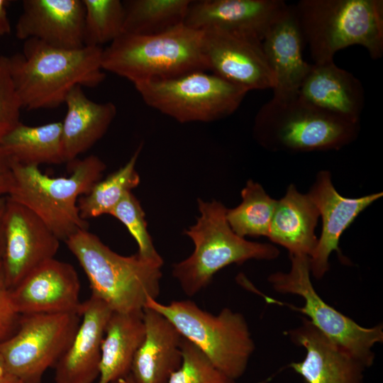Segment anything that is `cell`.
Wrapping results in <instances>:
<instances>
[{"mask_svg": "<svg viewBox=\"0 0 383 383\" xmlns=\"http://www.w3.org/2000/svg\"><path fill=\"white\" fill-rule=\"evenodd\" d=\"M288 272H277L268 277L273 289L282 294L301 296L304 304L299 307L265 297L267 301L285 305L309 317L308 319L323 334L360 360L365 367L372 365V348L383 341L382 325L372 328L360 326L325 302L316 292L311 281L309 257L289 255Z\"/></svg>", "mask_w": 383, "mask_h": 383, "instance_id": "obj_10", "label": "cell"}, {"mask_svg": "<svg viewBox=\"0 0 383 383\" xmlns=\"http://www.w3.org/2000/svg\"><path fill=\"white\" fill-rule=\"evenodd\" d=\"M145 307L166 317L225 375L235 380L244 374L255 346L240 313L224 308L213 315L190 300L164 304L149 298Z\"/></svg>", "mask_w": 383, "mask_h": 383, "instance_id": "obj_8", "label": "cell"}, {"mask_svg": "<svg viewBox=\"0 0 383 383\" xmlns=\"http://www.w3.org/2000/svg\"><path fill=\"white\" fill-rule=\"evenodd\" d=\"M11 383H23V382L19 381V380H17V381L13 382Z\"/></svg>", "mask_w": 383, "mask_h": 383, "instance_id": "obj_40", "label": "cell"}, {"mask_svg": "<svg viewBox=\"0 0 383 383\" xmlns=\"http://www.w3.org/2000/svg\"><path fill=\"white\" fill-rule=\"evenodd\" d=\"M241 198L238 206L227 209L226 219L231 228L241 238H267L277 200L252 179L242 189Z\"/></svg>", "mask_w": 383, "mask_h": 383, "instance_id": "obj_29", "label": "cell"}, {"mask_svg": "<svg viewBox=\"0 0 383 383\" xmlns=\"http://www.w3.org/2000/svg\"><path fill=\"white\" fill-rule=\"evenodd\" d=\"M110 215L126 227L138 245L139 256L162 266L163 260L157 252L148 230L145 212L140 203L131 192L123 196Z\"/></svg>", "mask_w": 383, "mask_h": 383, "instance_id": "obj_31", "label": "cell"}, {"mask_svg": "<svg viewBox=\"0 0 383 383\" xmlns=\"http://www.w3.org/2000/svg\"><path fill=\"white\" fill-rule=\"evenodd\" d=\"M200 216L184 233L194 249L187 259L173 265L172 275L183 292L194 296L206 287L213 276L231 264L249 260H272L279 250L270 243L252 242L235 234L227 219V208L216 200L198 199Z\"/></svg>", "mask_w": 383, "mask_h": 383, "instance_id": "obj_7", "label": "cell"}, {"mask_svg": "<svg viewBox=\"0 0 383 383\" xmlns=\"http://www.w3.org/2000/svg\"><path fill=\"white\" fill-rule=\"evenodd\" d=\"M134 87L148 106L179 123L211 122L227 117L238 109L248 92L204 71Z\"/></svg>", "mask_w": 383, "mask_h": 383, "instance_id": "obj_9", "label": "cell"}, {"mask_svg": "<svg viewBox=\"0 0 383 383\" xmlns=\"http://www.w3.org/2000/svg\"><path fill=\"white\" fill-rule=\"evenodd\" d=\"M84 45L101 47L123 34L125 9L120 0H82Z\"/></svg>", "mask_w": 383, "mask_h": 383, "instance_id": "obj_30", "label": "cell"}, {"mask_svg": "<svg viewBox=\"0 0 383 383\" xmlns=\"http://www.w3.org/2000/svg\"><path fill=\"white\" fill-rule=\"evenodd\" d=\"M101 64L134 86L209 71L202 30L184 24L152 35L123 33L103 48Z\"/></svg>", "mask_w": 383, "mask_h": 383, "instance_id": "obj_4", "label": "cell"}, {"mask_svg": "<svg viewBox=\"0 0 383 383\" xmlns=\"http://www.w3.org/2000/svg\"><path fill=\"white\" fill-rule=\"evenodd\" d=\"M288 8L282 0H192L184 24L195 30L247 34L262 41Z\"/></svg>", "mask_w": 383, "mask_h": 383, "instance_id": "obj_16", "label": "cell"}, {"mask_svg": "<svg viewBox=\"0 0 383 383\" xmlns=\"http://www.w3.org/2000/svg\"><path fill=\"white\" fill-rule=\"evenodd\" d=\"M360 123L325 112L298 94L272 96L257 111L253 134L272 152H307L338 150L355 140Z\"/></svg>", "mask_w": 383, "mask_h": 383, "instance_id": "obj_6", "label": "cell"}, {"mask_svg": "<svg viewBox=\"0 0 383 383\" xmlns=\"http://www.w3.org/2000/svg\"><path fill=\"white\" fill-rule=\"evenodd\" d=\"M80 282L70 263L55 258L34 269L10 289L12 303L20 315L77 313L80 316Z\"/></svg>", "mask_w": 383, "mask_h": 383, "instance_id": "obj_14", "label": "cell"}, {"mask_svg": "<svg viewBox=\"0 0 383 383\" xmlns=\"http://www.w3.org/2000/svg\"><path fill=\"white\" fill-rule=\"evenodd\" d=\"M9 2L7 0H0V35H9L11 32V26L6 10Z\"/></svg>", "mask_w": 383, "mask_h": 383, "instance_id": "obj_36", "label": "cell"}, {"mask_svg": "<svg viewBox=\"0 0 383 383\" xmlns=\"http://www.w3.org/2000/svg\"><path fill=\"white\" fill-rule=\"evenodd\" d=\"M312 106L338 118L360 123L365 106L361 82L334 61L313 63L299 90Z\"/></svg>", "mask_w": 383, "mask_h": 383, "instance_id": "obj_20", "label": "cell"}, {"mask_svg": "<svg viewBox=\"0 0 383 383\" xmlns=\"http://www.w3.org/2000/svg\"><path fill=\"white\" fill-rule=\"evenodd\" d=\"M65 104L67 112L62 121V138L65 162L70 163L104 135L116 117L117 109L110 101H91L81 86L70 91Z\"/></svg>", "mask_w": 383, "mask_h": 383, "instance_id": "obj_24", "label": "cell"}, {"mask_svg": "<svg viewBox=\"0 0 383 383\" xmlns=\"http://www.w3.org/2000/svg\"><path fill=\"white\" fill-rule=\"evenodd\" d=\"M20 316L12 303L10 289L6 283L0 261V342L14 333Z\"/></svg>", "mask_w": 383, "mask_h": 383, "instance_id": "obj_34", "label": "cell"}, {"mask_svg": "<svg viewBox=\"0 0 383 383\" xmlns=\"http://www.w3.org/2000/svg\"><path fill=\"white\" fill-rule=\"evenodd\" d=\"M307 194L322 221L320 237L309 257L311 274L320 279L329 270L331 254L333 251L340 252L338 244L343 232L362 211L381 198L383 194L373 193L358 198L345 197L335 189L328 170L318 172Z\"/></svg>", "mask_w": 383, "mask_h": 383, "instance_id": "obj_15", "label": "cell"}, {"mask_svg": "<svg viewBox=\"0 0 383 383\" xmlns=\"http://www.w3.org/2000/svg\"><path fill=\"white\" fill-rule=\"evenodd\" d=\"M103 48L63 49L35 39L25 40L21 52L9 57L11 77L22 109H53L65 104L77 86L94 88L106 78Z\"/></svg>", "mask_w": 383, "mask_h": 383, "instance_id": "obj_1", "label": "cell"}, {"mask_svg": "<svg viewBox=\"0 0 383 383\" xmlns=\"http://www.w3.org/2000/svg\"><path fill=\"white\" fill-rule=\"evenodd\" d=\"M81 321L77 313L21 315L14 333L0 342V355L23 383H41L69 348Z\"/></svg>", "mask_w": 383, "mask_h": 383, "instance_id": "obj_11", "label": "cell"}, {"mask_svg": "<svg viewBox=\"0 0 383 383\" xmlns=\"http://www.w3.org/2000/svg\"><path fill=\"white\" fill-rule=\"evenodd\" d=\"M89 280L91 295L116 313L141 312L149 298L160 291L161 265L138 254L123 256L113 251L88 229L65 242Z\"/></svg>", "mask_w": 383, "mask_h": 383, "instance_id": "obj_2", "label": "cell"}, {"mask_svg": "<svg viewBox=\"0 0 383 383\" xmlns=\"http://www.w3.org/2000/svg\"><path fill=\"white\" fill-rule=\"evenodd\" d=\"M191 0L123 1V33L152 35L184 24Z\"/></svg>", "mask_w": 383, "mask_h": 383, "instance_id": "obj_27", "label": "cell"}, {"mask_svg": "<svg viewBox=\"0 0 383 383\" xmlns=\"http://www.w3.org/2000/svg\"><path fill=\"white\" fill-rule=\"evenodd\" d=\"M18 379L9 372L0 355V383H11Z\"/></svg>", "mask_w": 383, "mask_h": 383, "instance_id": "obj_37", "label": "cell"}, {"mask_svg": "<svg viewBox=\"0 0 383 383\" xmlns=\"http://www.w3.org/2000/svg\"><path fill=\"white\" fill-rule=\"evenodd\" d=\"M1 266L8 287H15L44 262L55 258L60 239L23 205L6 196Z\"/></svg>", "mask_w": 383, "mask_h": 383, "instance_id": "obj_12", "label": "cell"}, {"mask_svg": "<svg viewBox=\"0 0 383 383\" xmlns=\"http://www.w3.org/2000/svg\"><path fill=\"white\" fill-rule=\"evenodd\" d=\"M318 211L308 195L288 186L284 196L277 200L267 238L285 248L289 255L310 257L318 238L315 228Z\"/></svg>", "mask_w": 383, "mask_h": 383, "instance_id": "obj_23", "label": "cell"}, {"mask_svg": "<svg viewBox=\"0 0 383 383\" xmlns=\"http://www.w3.org/2000/svg\"><path fill=\"white\" fill-rule=\"evenodd\" d=\"M14 177L12 168V161L4 148L0 145V197L8 196L13 187Z\"/></svg>", "mask_w": 383, "mask_h": 383, "instance_id": "obj_35", "label": "cell"}, {"mask_svg": "<svg viewBox=\"0 0 383 383\" xmlns=\"http://www.w3.org/2000/svg\"><path fill=\"white\" fill-rule=\"evenodd\" d=\"M304 45L293 6H289L262 40L263 52L274 76V96L299 93L311 65L303 57Z\"/></svg>", "mask_w": 383, "mask_h": 383, "instance_id": "obj_22", "label": "cell"}, {"mask_svg": "<svg viewBox=\"0 0 383 383\" xmlns=\"http://www.w3.org/2000/svg\"><path fill=\"white\" fill-rule=\"evenodd\" d=\"M13 162L24 165L65 162L62 121L30 126L21 123L1 144Z\"/></svg>", "mask_w": 383, "mask_h": 383, "instance_id": "obj_26", "label": "cell"}, {"mask_svg": "<svg viewBox=\"0 0 383 383\" xmlns=\"http://www.w3.org/2000/svg\"><path fill=\"white\" fill-rule=\"evenodd\" d=\"M142 147L140 144L123 166L99 180L87 194L79 197L77 206L83 219L110 215L123 196L139 185L140 178L135 165Z\"/></svg>", "mask_w": 383, "mask_h": 383, "instance_id": "obj_28", "label": "cell"}, {"mask_svg": "<svg viewBox=\"0 0 383 383\" xmlns=\"http://www.w3.org/2000/svg\"><path fill=\"white\" fill-rule=\"evenodd\" d=\"M287 332L290 340L303 347L306 356L289 367L306 383H362L365 365L337 345L305 318Z\"/></svg>", "mask_w": 383, "mask_h": 383, "instance_id": "obj_18", "label": "cell"}, {"mask_svg": "<svg viewBox=\"0 0 383 383\" xmlns=\"http://www.w3.org/2000/svg\"><path fill=\"white\" fill-rule=\"evenodd\" d=\"M22 106L11 74L9 57L0 55V145L21 122Z\"/></svg>", "mask_w": 383, "mask_h": 383, "instance_id": "obj_33", "label": "cell"}, {"mask_svg": "<svg viewBox=\"0 0 383 383\" xmlns=\"http://www.w3.org/2000/svg\"><path fill=\"white\" fill-rule=\"evenodd\" d=\"M144 338L137 350L130 375L135 383H168L181 365L182 335L160 313L145 307Z\"/></svg>", "mask_w": 383, "mask_h": 383, "instance_id": "obj_21", "label": "cell"}, {"mask_svg": "<svg viewBox=\"0 0 383 383\" xmlns=\"http://www.w3.org/2000/svg\"><path fill=\"white\" fill-rule=\"evenodd\" d=\"M68 164L70 176L51 177L38 166L12 161L14 184L8 196L34 213L64 242L76 233L88 229V222L80 216L78 199L101 179L106 167L94 155Z\"/></svg>", "mask_w": 383, "mask_h": 383, "instance_id": "obj_5", "label": "cell"}, {"mask_svg": "<svg viewBox=\"0 0 383 383\" xmlns=\"http://www.w3.org/2000/svg\"><path fill=\"white\" fill-rule=\"evenodd\" d=\"M141 312H113L101 344L99 375L97 383H112L127 377L134 355L145 335Z\"/></svg>", "mask_w": 383, "mask_h": 383, "instance_id": "obj_25", "label": "cell"}, {"mask_svg": "<svg viewBox=\"0 0 383 383\" xmlns=\"http://www.w3.org/2000/svg\"><path fill=\"white\" fill-rule=\"evenodd\" d=\"M112 383H135V382L133 381L129 374L127 377L117 379Z\"/></svg>", "mask_w": 383, "mask_h": 383, "instance_id": "obj_39", "label": "cell"}, {"mask_svg": "<svg viewBox=\"0 0 383 383\" xmlns=\"http://www.w3.org/2000/svg\"><path fill=\"white\" fill-rule=\"evenodd\" d=\"M6 197H0V261L4 251L3 217Z\"/></svg>", "mask_w": 383, "mask_h": 383, "instance_id": "obj_38", "label": "cell"}, {"mask_svg": "<svg viewBox=\"0 0 383 383\" xmlns=\"http://www.w3.org/2000/svg\"><path fill=\"white\" fill-rule=\"evenodd\" d=\"M293 9L313 63L355 45L374 60L382 56L383 1L301 0Z\"/></svg>", "mask_w": 383, "mask_h": 383, "instance_id": "obj_3", "label": "cell"}, {"mask_svg": "<svg viewBox=\"0 0 383 383\" xmlns=\"http://www.w3.org/2000/svg\"><path fill=\"white\" fill-rule=\"evenodd\" d=\"M202 32L204 55L212 74L248 91L273 89L274 76L261 40L217 28Z\"/></svg>", "mask_w": 383, "mask_h": 383, "instance_id": "obj_13", "label": "cell"}, {"mask_svg": "<svg viewBox=\"0 0 383 383\" xmlns=\"http://www.w3.org/2000/svg\"><path fill=\"white\" fill-rule=\"evenodd\" d=\"M82 0H24L16 25V36L48 45L77 49L84 45Z\"/></svg>", "mask_w": 383, "mask_h": 383, "instance_id": "obj_17", "label": "cell"}, {"mask_svg": "<svg viewBox=\"0 0 383 383\" xmlns=\"http://www.w3.org/2000/svg\"><path fill=\"white\" fill-rule=\"evenodd\" d=\"M182 360L170 376L168 383H235L218 370L206 355L182 336Z\"/></svg>", "mask_w": 383, "mask_h": 383, "instance_id": "obj_32", "label": "cell"}, {"mask_svg": "<svg viewBox=\"0 0 383 383\" xmlns=\"http://www.w3.org/2000/svg\"><path fill=\"white\" fill-rule=\"evenodd\" d=\"M112 313L95 296L82 302L78 328L54 367L55 383H93L99 377L101 344Z\"/></svg>", "mask_w": 383, "mask_h": 383, "instance_id": "obj_19", "label": "cell"}]
</instances>
